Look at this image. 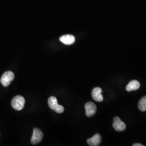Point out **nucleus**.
<instances>
[{
    "instance_id": "1",
    "label": "nucleus",
    "mask_w": 146,
    "mask_h": 146,
    "mask_svg": "<svg viewBox=\"0 0 146 146\" xmlns=\"http://www.w3.org/2000/svg\"><path fill=\"white\" fill-rule=\"evenodd\" d=\"M48 106L50 109L58 113H62L64 111V107L61 105L58 104V100L55 96H51L48 101Z\"/></svg>"
},
{
    "instance_id": "2",
    "label": "nucleus",
    "mask_w": 146,
    "mask_h": 146,
    "mask_svg": "<svg viewBox=\"0 0 146 146\" xmlns=\"http://www.w3.org/2000/svg\"><path fill=\"white\" fill-rule=\"evenodd\" d=\"M25 99L21 95L15 96L11 101V106L14 110H21L25 107Z\"/></svg>"
},
{
    "instance_id": "3",
    "label": "nucleus",
    "mask_w": 146,
    "mask_h": 146,
    "mask_svg": "<svg viewBox=\"0 0 146 146\" xmlns=\"http://www.w3.org/2000/svg\"><path fill=\"white\" fill-rule=\"evenodd\" d=\"M15 78V75L11 71H7L4 73L1 78V83L4 87H8Z\"/></svg>"
},
{
    "instance_id": "4",
    "label": "nucleus",
    "mask_w": 146,
    "mask_h": 146,
    "mask_svg": "<svg viewBox=\"0 0 146 146\" xmlns=\"http://www.w3.org/2000/svg\"><path fill=\"white\" fill-rule=\"evenodd\" d=\"M43 134L38 128H35L33 130V134L31 137V143L33 145H36L40 143L43 139Z\"/></svg>"
},
{
    "instance_id": "5",
    "label": "nucleus",
    "mask_w": 146,
    "mask_h": 146,
    "mask_svg": "<svg viewBox=\"0 0 146 146\" xmlns=\"http://www.w3.org/2000/svg\"><path fill=\"white\" fill-rule=\"evenodd\" d=\"M85 110L87 116L90 117L95 114L97 110V107L93 102H88L85 104Z\"/></svg>"
},
{
    "instance_id": "6",
    "label": "nucleus",
    "mask_w": 146,
    "mask_h": 146,
    "mask_svg": "<svg viewBox=\"0 0 146 146\" xmlns=\"http://www.w3.org/2000/svg\"><path fill=\"white\" fill-rule=\"evenodd\" d=\"M113 126L115 130L118 131H124L126 128L125 123L123 121H122L120 118L117 116H116L114 117Z\"/></svg>"
},
{
    "instance_id": "7",
    "label": "nucleus",
    "mask_w": 146,
    "mask_h": 146,
    "mask_svg": "<svg viewBox=\"0 0 146 146\" xmlns=\"http://www.w3.org/2000/svg\"><path fill=\"white\" fill-rule=\"evenodd\" d=\"M102 90L100 87H96L93 89L92 92L93 99L97 102H102L104 100V97L102 95Z\"/></svg>"
},
{
    "instance_id": "8",
    "label": "nucleus",
    "mask_w": 146,
    "mask_h": 146,
    "mask_svg": "<svg viewBox=\"0 0 146 146\" xmlns=\"http://www.w3.org/2000/svg\"><path fill=\"white\" fill-rule=\"evenodd\" d=\"M102 141V137L99 134H96L87 140V143L90 146H99Z\"/></svg>"
},
{
    "instance_id": "9",
    "label": "nucleus",
    "mask_w": 146,
    "mask_h": 146,
    "mask_svg": "<svg viewBox=\"0 0 146 146\" xmlns=\"http://www.w3.org/2000/svg\"><path fill=\"white\" fill-rule=\"evenodd\" d=\"M60 41L64 44L71 45L75 41V38L72 35H65L60 37Z\"/></svg>"
},
{
    "instance_id": "10",
    "label": "nucleus",
    "mask_w": 146,
    "mask_h": 146,
    "mask_svg": "<svg viewBox=\"0 0 146 146\" xmlns=\"http://www.w3.org/2000/svg\"><path fill=\"white\" fill-rule=\"evenodd\" d=\"M140 87V82L137 80H132L126 86V90L128 92H131L133 90H136Z\"/></svg>"
},
{
    "instance_id": "11",
    "label": "nucleus",
    "mask_w": 146,
    "mask_h": 146,
    "mask_svg": "<svg viewBox=\"0 0 146 146\" xmlns=\"http://www.w3.org/2000/svg\"><path fill=\"white\" fill-rule=\"evenodd\" d=\"M138 107L139 110L142 111H146V96H143L141 99L138 104Z\"/></svg>"
},
{
    "instance_id": "12",
    "label": "nucleus",
    "mask_w": 146,
    "mask_h": 146,
    "mask_svg": "<svg viewBox=\"0 0 146 146\" xmlns=\"http://www.w3.org/2000/svg\"><path fill=\"white\" fill-rule=\"evenodd\" d=\"M133 146H143V145L141 143H135L133 145Z\"/></svg>"
}]
</instances>
